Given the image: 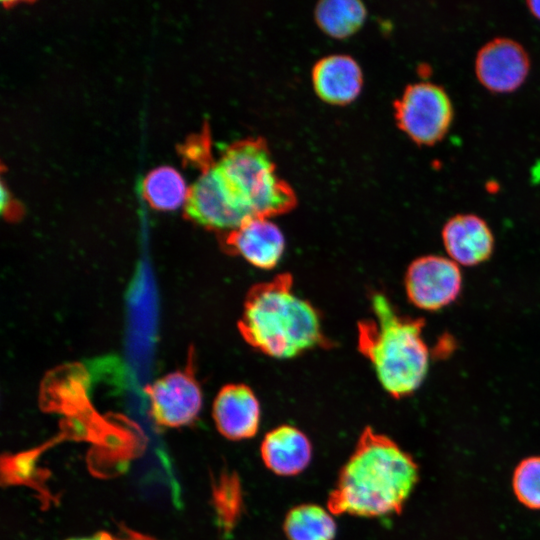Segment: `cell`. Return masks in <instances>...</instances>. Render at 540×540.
Returning a JSON list of instances; mask_svg holds the SVG:
<instances>
[{
	"instance_id": "cell-1",
	"label": "cell",
	"mask_w": 540,
	"mask_h": 540,
	"mask_svg": "<svg viewBox=\"0 0 540 540\" xmlns=\"http://www.w3.org/2000/svg\"><path fill=\"white\" fill-rule=\"evenodd\" d=\"M417 481L412 457L367 426L339 471L327 508L333 515L366 518L399 513Z\"/></svg>"
},
{
	"instance_id": "cell-2",
	"label": "cell",
	"mask_w": 540,
	"mask_h": 540,
	"mask_svg": "<svg viewBox=\"0 0 540 540\" xmlns=\"http://www.w3.org/2000/svg\"><path fill=\"white\" fill-rule=\"evenodd\" d=\"M238 330L249 346L276 359L333 346L323 332L319 311L293 292L288 272L248 290Z\"/></svg>"
},
{
	"instance_id": "cell-3",
	"label": "cell",
	"mask_w": 540,
	"mask_h": 540,
	"mask_svg": "<svg viewBox=\"0 0 540 540\" xmlns=\"http://www.w3.org/2000/svg\"><path fill=\"white\" fill-rule=\"evenodd\" d=\"M372 317L357 324V347L371 363L383 389L394 398L412 394L429 366V350L421 333L422 318L400 315L387 296L371 295Z\"/></svg>"
},
{
	"instance_id": "cell-4",
	"label": "cell",
	"mask_w": 540,
	"mask_h": 540,
	"mask_svg": "<svg viewBox=\"0 0 540 540\" xmlns=\"http://www.w3.org/2000/svg\"><path fill=\"white\" fill-rule=\"evenodd\" d=\"M216 166L227 192L244 222L271 218L297 204L294 189L276 171L262 137H246L225 148Z\"/></svg>"
},
{
	"instance_id": "cell-5",
	"label": "cell",
	"mask_w": 540,
	"mask_h": 540,
	"mask_svg": "<svg viewBox=\"0 0 540 540\" xmlns=\"http://www.w3.org/2000/svg\"><path fill=\"white\" fill-rule=\"evenodd\" d=\"M398 127L416 144L432 146L447 134L453 119L449 95L439 85L416 82L394 102Z\"/></svg>"
},
{
	"instance_id": "cell-6",
	"label": "cell",
	"mask_w": 540,
	"mask_h": 540,
	"mask_svg": "<svg viewBox=\"0 0 540 540\" xmlns=\"http://www.w3.org/2000/svg\"><path fill=\"white\" fill-rule=\"evenodd\" d=\"M404 283L407 297L413 305L435 311L458 297L462 277L458 264L450 258L427 255L411 262Z\"/></svg>"
},
{
	"instance_id": "cell-7",
	"label": "cell",
	"mask_w": 540,
	"mask_h": 540,
	"mask_svg": "<svg viewBox=\"0 0 540 540\" xmlns=\"http://www.w3.org/2000/svg\"><path fill=\"white\" fill-rule=\"evenodd\" d=\"M154 422L166 428L193 423L198 417L203 395L191 369L174 371L146 388Z\"/></svg>"
},
{
	"instance_id": "cell-8",
	"label": "cell",
	"mask_w": 540,
	"mask_h": 540,
	"mask_svg": "<svg viewBox=\"0 0 540 540\" xmlns=\"http://www.w3.org/2000/svg\"><path fill=\"white\" fill-rule=\"evenodd\" d=\"M185 215L193 222L218 232H229L244 222L233 205L216 162L202 169L189 187Z\"/></svg>"
},
{
	"instance_id": "cell-9",
	"label": "cell",
	"mask_w": 540,
	"mask_h": 540,
	"mask_svg": "<svg viewBox=\"0 0 540 540\" xmlns=\"http://www.w3.org/2000/svg\"><path fill=\"white\" fill-rule=\"evenodd\" d=\"M530 58L517 41L497 37L485 43L475 58V74L480 84L493 93H511L526 80Z\"/></svg>"
},
{
	"instance_id": "cell-10",
	"label": "cell",
	"mask_w": 540,
	"mask_h": 540,
	"mask_svg": "<svg viewBox=\"0 0 540 540\" xmlns=\"http://www.w3.org/2000/svg\"><path fill=\"white\" fill-rule=\"evenodd\" d=\"M222 245L227 253L240 256L259 269L270 270L284 253L285 238L269 218H253L224 233Z\"/></svg>"
},
{
	"instance_id": "cell-11",
	"label": "cell",
	"mask_w": 540,
	"mask_h": 540,
	"mask_svg": "<svg viewBox=\"0 0 540 540\" xmlns=\"http://www.w3.org/2000/svg\"><path fill=\"white\" fill-rule=\"evenodd\" d=\"M212 417L218 432L226 439H250L259 430L260 403L249 386L242 383L227 384L214 399Z\"/></svg>"
},
{
	"instance_id": "cell-12",
	"label": "cell",
	"mask_w": 540,
	"mask_h": 540,
	"mask_svg": "<svg viewBox=\"0 0 540 540\" xmlns=\"http://www.w3.org/2000/svg\"><path fill=\"white\" fill-rule=\"evenodd\" d=\"M442 239L450 259L464 266L486 261L494 247L489 226L474 214L451 217L442 229Z\"/></svg>"
},
{
	"instance_id": "cell-13",
	"label": "cell",
	"mask_w": 540,
	"mask_h": 540,
	"mask_svg": "<svg viewBox=\"0 0 540 540\" xmlns=\"http://www.w3.org/2000/svg\"><path fill=\"white\" fill-rule=\"evenodd\" d=\"M363 74L358 62L348 54H330L312 68V84L317 95L331 104L353 101L361 91Z\"/></svg>"
},
{
	"instance_id": "cell-14",
	"label": "cell",
	"mask_w": 540,
	"mask_h": 540,
	"mask_svg": "<svg viewBox=\"0 0 540 540\" xmlns=\"http://www.w3.org/2000/svg\"><path fill=\"white\" fill-rule=\"evenodd\" d=\"M264 465L279 476H295L303 472L312 458V445L300 429L281 425L270 430L260 445Z\"/></svg>"
},
{
	"instance_id": "cell-15",
	"label": "cell",
	"mask_w": 540,
	"mask_h": 540,
	"mask_svg": "<svg viewBox=\"0 0 540 540\" xmlns=\"http://www.w3.org/2000/svg\"><path fill=\"white\" fill-rule=\"evenodd\" d=\"M189 187L182 175L171 166H159L150 170L141 183L145 201L154 209L171 211L185 204Z\"/></svg>"
},
{
	"instance_id": "cell-16",
	"label": "cell",
	"mask_w": 540,
	"mask_h": 540,
	"mask_svg": "<svg viewBox=\"0 0 540 540\" xmlns=\"http://www.w3.org/2000/svg\"><path fill=\"white\" fill-rule=\"evenodd\" d=\"M333 514L316 504H300L288 511L283 530L288 540H333L337 526Z\"/></svg>"
},
{
	"instance_id": "cell-17",
	"label": "cell",
	"mask_w": 540,
	"mask_h": 540,
	"mask_svg": "<svg viewBox=\"0 0 540 540\" xmlns=\"http://www.w3.org/2000/svg\"><path fill=\"white\" fill-rule=\"evenodd\" d=\"M315 19L327 34L343 38L364 23L367 10L359 0H321L315 7Z\"/></svg>"
},
{
	"instance_id": "cell-18",
	"label": "cell",
	"mask_w": 540,
	"mask_h": 540,
	"mask_svg": "<svg viewBox=\"0 0 540 540\" xmlns=\"http://www.w3.org/2000/svg\"><path fill=\"white\" fill-rule=\"evenodd\" d=\"M215 503L223 526L234 527L243 512L242 488L236 474L222 476L215 490Z\"/></svg>"
},
{
	"instance_id": "cell-19",
	"label": "cell",
	"mask_w": 540,
	"mask_h": 540,
	"mask_svg": "<svg viewBox=\"0 0 540 540\" xmlns=\"http://www.w3.org/2000/svg\"><path fill=\"white\" fill-rule=\"evenodd\" d=\"M513 489L518 500L531 509H540V457L523 460L515 469Z\"/></svg>"
},
{
	"instance_id": "cell-20",
	"label": "cell",
	"mask_w": 540,
	"mask_h": 540,
	"mask_svg": "<svg viewBox=\"0 0 540 540\" xmlns=\"http://www.w3.org/2000/svg\"><path fill=\"white\" fill-rule=\"evenodd\" d=\"M67 540H115L111 534L105 532V531H101V532H98L96 534H94L93 536L91 537H83V538H71V539H67Z\"/></svg>"
},
{
	"instance_id": "cell-21",
	"label": "cell",
	"mask_w": 540,
	"mask_h": 540,
	"mask_svg": "<svg viewBox=\"0 0 540 540\" xmlns=\"http://www.w3.org/2000/svg\"><path fill=\"white\" fill-rule=\"evenodd\" d=\"M526 4L530 13L540 20V1H528Z\"/></svg>"
}]
</instances>
